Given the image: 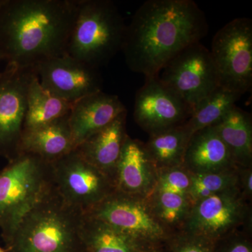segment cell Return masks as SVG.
Here are the masks:
<instances>
[{
  "instance_id": "cell-1",
  "label": "cell",
  "mask_w": 252,
  "mask_h": 252,
  "mask_svg": "<svg viewBox=\"0 0 252 252\" xmlns=\"http://www.w3.org/2000/svg\"><path fill=\"white\" fill-rule=\"evenodd\" d=\"M207 32L205 15L193 0H148L126 26L122 51L132 72L154 77Z\"/></svg>"
},
{
  "instance_id": "cell-2",
  "label": "cell",
  "mask_w": 252,
  "mask_h": 252,
  "mask_svg": "<svg viewBox=\"0 0 252 252\" xmlns=\"http://www.w3.org/2000/svg\"><path fill=\"white\" fill-rule=\"evenodd\" d=\"M78 0H4L0 8V51L23 69L66 54Z\"/></svg>"
},
{
  "instance_id": "cell-3",
  "label": "cell",
  "mask_w": 252,
  "mask_h": 252,
  "mask_svg": "<svg viewBox=\"0 0 252 252\" xmlns=\"http://www.w3.org/2000/svg\"><path fill=\"white\" fill-rule=\"evenodd\" d=\"M84 213L68 204L55 186L23 217L6 252H84Z\"/></svg>"
},
{
  "instance_id": "cell-4",
  "label": "cell",
  "mask_w": 252,
  "mask_h": 252,
  "mask_svg": "<svg viewBox=\"0 0 252 252\" xmlns=\"http://www.w3.org/2000/svg\"><path fill=\"white\" fill-rule=\"evenodd\" d=\"M126 25L109 0H78L66 54L99 69L122 51Z\"/></svg>"
},
{
  "instance_id": "cell-5",
  "label": "cell",
  "mask_w": 252,
  "mask_h": 252,
  "mask_svg": "<svg viewBox=\"0 0 252 252\" xmlns=\"http://www.w3.org/2000/svg\"><path fill=\"white\" fill-rule=\"evenodd\" d=\"M54 187L53 164L28 153L0 171V229L9 242L23 217Z\"/></svg>"
},
{
  "instance_id": "cell-6",
  "label": "cell",
  "mask_w": 252,
  "mask_h": 252,
  "mask_svg": "<svg viewBox=\"0 0 252 252\" xmlns=\"http://www.w3.org/2000/svg\"><path fill=\"white\" fill-rule=\"evenodd\" d=\"M212 61L219 86L243 95L252 86V21L237 18L212 39Z\"/></svg>"
},
{
  "instance_id": "cell-7",
  "label": "cell",
  "mask_w": 252,
  "mask_h": 252,
  "mask_svg": "<svg viewBox=\"0 0 252 252\" xmlns=\"http://www.w3.org/2000/svg\"><path fill=\"white\" fill-rule=\"evenodd\" d=\"M252 223V204L235 188L195 202L182 230L216 243Z\"/></svg>"
},
{
  "instance_id": "cell-8",
  "label": "cell",
  "mask_w": 252,
  "mask_h": 252,
  "mask_svg": "<svg viewBox=\"0 0 252 252\" xmlns=\"http://www.w3.org/2000/svg\"><path fill=\"white\" fill-rule=\"evenodd\" d=\"M160 73L162 84L192 109L219 86L210 50L200 42L179 53Z\"/></svg>"
},
{
  "instance_id": "cell-9",
  "label": "cell",
  "mask_w": 252,
  "mask_h": 252,
  "mask_svg": "<svg viewBox=\"0 0 252 252\" xmlns=\"http://www.w3.org/2000/svg\"><path fill=\"white\" fill-rule=\"evenodd\" d=\"M84 215L158 248H163L172 235L154 217L146 199L117 190Z\"/></svg>"
},
{
  "instance_id": "cell-10",
  "label": "cell",
  "mask_w": 252,
  "mask_h": 252,
  "mask_svg": "<svg viewBox=\"0 0 252 252\" xmlns=\"http://www.w3.org/2000/svg\"><path fill=\"white\" fill-rule=\"evenodd\" d=\"M56 190L66 202L86 214L116 190L107 175L75 150L53 163Z\"/></svg>"
},
{
  "instance_id": "cell-11",
  "label": "cell",
  "mask_w": 252,
  "mask_h": 252,
  "mask_svg": "<svg viewBox=\"0 0 252 252\" xmlns=\"http://www.w3.org/2000/svg\"><path fill=\"white\" fill-rule=\"evenodd\" d=\"M35 73L7 64L0 74V157L8 161L21 154L28 87Z\"/></svg>"
},
{
  "instance_id": "cell-12",
  "label": "cell",
  "mask_w": 252,
  "mask_h": 252,
  "mask_svg": "<svg viewBox=\"0 0 252 252\" xmlns=\"http://www.w3.org/2000/svg\"><path fill=\"white\" fill-rule=\"evenodd\" d=\"M192 111L191 107L162 84L158 75L146 78L136 93L134 119L149 135L183 125Z\"/></svg>"
},
{
  "instance_id": "cell-13",
  "label": "cell",
  "mask_w": 252,
  "mask_h": 252,
  "mask_svg": "<svg viewBox=\"0 0 252 252\" xmlns=\"http://www.w3.org/2000/svg\"><path fill=\"white\" fill-rule=\"evenodd\" d=\"M34 69L46 91L70 103L102 91L99 69L67 54L39 63Z\"/></svg>"
},
{
  "instance_id": "cell-14",
  "label": "cell",
  "mask_w": 252,
  "mask_h": 252,
  "mask_svg": "<svg viewBox=\"0 0 252 252\" xmlns=\"http://www.w3.org/2000/svg\"><path fill=\"white\" fill-rule=\"evenodd\" d=\"M158 173L144 142L127 135L117 164L114 180L116 190L147 198L157 187Z\"/></svg>"
},
{
  "instance_id": "cell-15",
  "label": "cell",
  "mask_w": 252,
  "mask_h": 252,
  "mask_svg": "<svg viewBox=\"0 0 252 252\" xmlns=\"http://www.w3.org/2000/svg\"><path fill=\"white\" fill-rule=\"evenodd\" d=\"M126 112L127 109L117 95L102 91L74 102L69 124L75 148Z\"/></svg>"
},
{
  "instance_id": "cell-16",
  "label": "cell",
  "mask_w": 252,
  "mask_h": 252,
  "mask_svg": "<svg viewBox=\"0 0 252 252\" xmlns=\"http://www.w3.org/2000/svg\"><path fill=\"white\" fill-rule=\"evenodd\" d=\"M126 119L127 112L74 149L84 160L107 175L114 185L118 162L127 136Z\"/></svg>"
},
{
  "instance_id": "cell-17",
  "label": "cell",
  "mask_w": 252,
  "mask_h": 252,
  "mask_svg": "<svg viewBox=\"0 0 252 252\" xmlns=\"http://www.w3.org/2000/svg\"><path fill=\"white\" fill-rule=\"evenodd\" d=\"M183 166L193 175L225 171L237 167L215 126L191 135L186 149Z\"/></svg>"
},
{
  "instance_id": "cell-18",
  "label": "cell",
  "mask_w": 252,
  "mask_h": 252,
  "mask_svg": "<svg viewBox=\"0 0 252 252\" xmlns=\"http://www.w3.org/2000/svg\"><path fill=\"white\" fill-rule=\"evenodd\" d=\"M74 149L67 115L46 125L23 131L20 152L34 154L53 164Z\"/></svg>"
},
{
  "instance_id": "cell-19",
  "label": "cell",
  "mask_w": 252,
  "mask_h": 252,
  "mask_svg": "<svg viewBox=\"0 0 252 252\" xmlns=\"http://www.w3.org/2000/svg\"><path fill=\"white\" fill-rule=\"evenodd\" d=\"M81 234L84 252H159L164 248L126 234L85 215Z\"/></svg>"
},
{
  "instance_id": "cell-20",
  "label": "cell",
  "mask_w": 252,
  "mask_h": 252,
  "mask_svg": "<svg viewBox=\"0 0 252 252\" xmlns=\"http://www.w3.org/2000/svg\"><path fill=\"white\" fill-rule=\"evenodd\" d=\"M237 167L252 166V122L249 113L235 105L217 125Z\"/></svg>"
},
{
  "instance_id": "cell-21",
  "label": "cell",
  "mask_w": 252,
  "mask_h": 252,
  "mask_svg": "<svg viewBox=\"0 0 252 252\" xmlns=\"http://www.w3.org/2000/svg\"><path fill=\"white\" fill-rule=\"evenodd\" d=\"M72 104L46 91L36 72L28 87L23 131L36 128L69 115Z\"/></svg>"
},
{
  "instance_id": "cell-22",
  "label": "cell",
  "mask_w": 252,
  "mask_h": 252,
  "mask_svg": "<svg viewBox=\"0 0 252 252\" xmlns=\"http://www.w3.org/2000/svg\"><path fill=\"white\" fill-rule=\"evenodd\" d=\"M190 137L185 124L149 135L144 147L158 172L183 165Z\"/></svg>"
},
{
  "instance_id": "cell-23",
  "label": "cell",
  "mask_w": 252,
  "mask_h": 252,
  "mask_svg": "<svg viewBox=\"0 0 252 252\" xmlns=\"http://www.w3.org/2000/svg\"><path fill=\"white\" fill-rule=\"evenodd\" d=\"M241 94L217 86L193 108L185 126L190 135L197 131L217 125L235 105Z\"/></svg>"
},
{
  "instance_id": "cell-24",
  "label": "cell",
  "mask_w": 252,
  "mask_h": 252,
  "mask_svg": "<svg viewBox=\"0 0 252 252\" xmlns=\"http://www.w3.org/2000/svg\"><path fill=\"white\" fill-rule=\"evenodd\" d=\"M146 200L154 217L170 233L183 229L192 206L187 195L154 190Z\"/></svg>"
},
{
  "instance_id": "cell-25",
  "label": "cell",
  "mask_w": 252,
  "mask_h": 252,
  "mask_svg": "<svg viewBox=\"0 0 252 252\" xmlns=\"http://www.w3.org/2000/svg\"><path fill=\"white\" fill-rule=\"evenodd\" d=\"M237 183V167L231 170L212 173L191 174L190 188L187 195L193 205L200 199L229 189L238 188Z\"/></svg>"
},
{
  "instance_id": "cell-26",
  "label": "cell",
  "mask_w": 252,
  "mask_h": 252,
  "mask_svg": "<svg viewBox=\"0 0 252 252\" xmlns=\"http://www.w3.org/2000/svg\"><path fill=\"white\" fill-rule=\"evenodd\" d=\"M164 248L169 252H215V243L180 230L170 235Z\"/></svg>"
},
{
  "instance_id": "cell-27",
  "label": "cell",
  "mask_w": 252,
  "mask_h": 252,
  "mask_svg": "<svg viewBox=\"0 0 252 252\" xmlns=\"http://www.w3.org/2000/svg\"><path fill=\"white\" fill-rule=\"evenodd\" d=\"M190 179L191 174L183 165L160 170L158 173L155 190L187 195Z\"/></svg>"
},
{
  "instance_id": "cell-28",
  "label": "cell",
  "mask_w": 252,
  "mask_h": 252,
  "mask_svg": "<svg viewBox=\"0 0 252 252\" xmlns=\"http://www.w3.org/2000/svg\"><path fill=\"white\" fill-rule=\"evenodd\" d=\"M215 252H252V230H237L218 240Z\"/></svg>"
},
{
  "instance_id": "cell-29",
  "label": "cell",
  "mask_w": 252,
  "mask_h": 252,
  "mask_svg": "<svg viewBox=\"0 0 252 252\" xmlns=\"http://www.w3.org/2000/svg\"><path fill=\"white\" fill-rule=\"evenodd\" d=\"M238 189L242 196L248 203L252 200V166L237 167Z\"/></svg>"
},
{
  "instance_id": "cell-30",
  "label": "cell",
  "mask_w": 252,
  "mask_h": 252,
  "mask_svg": "<svg viewBox=\"0 0 252 252\" xmlns=\"http://www.w3.org/2000/svg\"><path fill=\"white\" fill-rule=\"evenodd\" d=\"M2 61H4V58H3L2 54H1V51H0V63ZM1 72H0V74H1Z\"/></svg>"
},
{
  "instance_id": "cell-31",
  "label": "cell",
  "mask_w": 252,
  "mask_h": 252,
  "mask_svg": "<svg viewBox=\"0 0 252 252\" xmlns=\"http://www.w3.org/2000/svg\"><path fill=\"white\" fill-rule=\"evenodd\" d=\"M4 0H0V8L2 6V4H4Z\"/></svg>"
},
{
  "instance_id": "cell-32",
  "label": "cell",
  "mask_w": 252,
  "mask_h": 252,
  "mask_svg": "<svg viewBox=\"0 0 252 252\" xmlns=\"http://www.w3.org/2000/svg\"><path fill=\"white\" fill-rule=\"evenodd\" d=\"M159 252H169V251H168V250H167L166 249L164 248L163 249H162L161 251Z\"/></svg>"
},
{
  "instance_id": "cell-33",
  "label": "cell",
  "mask_w": 252,
  "mask_h": 252,
  "mask_svg": "<svg viewBox=\"0 0 252 252\" xmlns=\"http://www.w3.org/2000/svg\"><path fill=\"white\" fill-rule=\"evenodd\" d=\"M0 252H6V250H5V249L1 248V247H0Z\"/></svg>"
}]
</instances>
